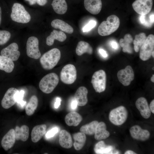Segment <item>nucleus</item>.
<instances>
[{
  "label": "nucleus",
  "instance_id": "1",
  "mask_svg": "<svg viewBox=\"0 0 154 154\" xmlns=\"http://www.w3.org/2000/svg\"><path fill=\"white\" fill-rule=\"evenodd\" d=\"M61 57L60 50L53 48L44 53L40 57V62L42 68L45 70L53 68L57 64Z\"/></svg>",
  "mask_w": 154,
  "mask_h": 154
},
{
  "label": "nucleus",
  "instance_id": "2",
  "mask_svg": "<svg viewBox=\"0 0 154 154\" xmlns=\"http://www.w3.org/2000/svg\"><path fill=\"white\" fill-rule=\"evenodd\" d=\"M120 21L115 15L108 17L106 21L102 22L98 28V32L101 36L109 35L116 31L119 27Z\"/></svg>",
  "mask_w": 154,
  "mask_h": 154
},
{
  "label": "nucleus",
  "instance_id": "3",
  "mask_svg": "<svg viewBox=\"0 0 154 154\" xmlns=\"http://www.w3.org/2000/svg\"><path fill=\"white\" fill-rule=\"evenodd\" d=\"M59 81L58 76L52 72L44 76L39 82V86L40 90L46 94L51 93L58 84Z\"/></svg>",
  "mask_w": 154,
  "mask_h": 154
},
{
  "label": "nucleus",
  "instance_id": "4",
  "mask_svg": "<svg viewBox=\"0 0 154 154\" xmlns=\"http://www.w3.org/2000/svg\"><path fill=\"white\" fill-rule=\"evenodd\" d=\"M12 20L17 22L27 23L31 20V17L24 6L18 3H14L11 14Z\"/></svg>",
  "mask_w": 154,
  "mask_h": 154
},
{
  "label": "nucleus",
  "instance_id": "5",
  "mask_svg": "<svg viewBox=\"0 0 154 154\" xmlns=\"http://www.w3.org/2000/svg\"><path fill=\"white\" fill-rule=\"evenodd\" d=\"M128 116V112L123 106L118 107L112 110L109 115L110 122L116 125L123 124L126 121Z\"/></svg>",
  "mask_w": 154,
  "mask_h": 154
},
{
  "label": "nucleus",
  "instance_id": "6",
  "mask_svg": "<svg viewBox=\"0 0 154 154\" xmlns=\"http://www.w3.org/2000/svg\"><path fill=\"white\" fill-rule=\"evenodd\" d=\"M61 80L65 84H71L74 83L77 78V71L73 64H68L62 69L60 74Z\"/></svg>",
  "mask_w": 154,
  "mask_h": 154
},
{
  "label": "nucleus",
  "instance_id": "7",
  "mask_svg": "<svg viewBox=\"0 0 154 154\" xmlns=\"http://www.w3.org/2000/svg\"><path fill=\"white\" fill-rule=\"evenodd\" d=\"M106 76L105 72L100 70L95 72L92 78L91 83L97 92L104 91L106 88Z\"/></svg>",
  "mask_w": 154,
  "mask_h": 154
},
{
  "label": "nucleus",
  "instance_id": "8",
  "mask_svg": "<svg viewBox=\"0 0 154 154\" xmlns=\"http://www.w3.org/2000/svg\"><path fill=\"white\" fill-rule=\"evenodd\" d=\"M154 48V36L149 35L140 49L139 57L143 61L148 60L151 56Z\"/></svg>",
  "mask_w": 154,
  "mask_h": 154
},
{
  "label": "nucleus",
  "instance_id": "9",
  "mask_svg": "<svg viewBox=\"0 0 154 154\" xmlns=\"http://www.w3.org/2000/svg\"><path fill=\"white\" fill-rule=\"evenodd\" d=\"M39 41L37 38L32 36L28 39L26 44V53L29 57L37 59L41 56L39 48Z\"/></svg>",
  "mask_w": 154,
  "mask_h": 154
},
{
  "label": "nucleus",
  "instance_id": "10",
  "mask_svg": "<svg viewBox=\"0 0 154 154\" xmlns=\"http://www.w3.org/2000/svg\"><path fill=\"white\" fill-rule=\"evenodd\" d=\"M19 92V91L16 88L12 87L9 88L1 100L2 107L8 109L13 106L17 102V97Z\"/></svg>",
  "mask_w": 154,
  "mask_h": 154
},
{
  "label": "nucleus",
  "instance_id": "11",
  "mask_svg": "<svg viewBox=\"0 0 154 154\" xmlns=\"http://www.w3.org/2000/svg\"><path fill=\"white\" fill-rule=\"evenodd\" d=\"M153 5V0H136L132 3V6L136 13L145 15L151 11Z\"/></svg>",
  "mask_w": 154,
  "mask_h": 154
},
{
  "label": "nucleus",
  "instance_id": "12",
  "mask_svg": "<svg viewBox=\"0 0 154 154\" xmlns=\"http://www.w3.org/2000/svg\"><path fill=\"white\" fill-rule=\"evenodd\" d=\"M19 46L16 43L13 42L3 48L0 54L12 61H16L19 58L20 53L18 50Z\"/></svg>",
  "mask_w": 154,
  "mask_h": 154
},
{
  "label": "nucleus",
  "instance_id": "13",
  "mask_svg": "<svg viewBox=\"0 0 154 154\" xmlns=\"http://www.w3.org/2000/svg\"><path fill=\"white\" fill-rule=\"evenodd\" d=\"M117 76L119 81L124 86H128L134 78V74L132 68L127 66L125 69L119 71Z\"/></svg>",
  "mask_w": 154,
  "mask_h": 154
},
{
  "label": "nucleus",
  "instance_id": "14",
  "mask_svg": "<svg viewBox=\"0 0 154 154\" xmlns=\"http://www.w3.org/2000/svg\"><path fill=\"white\" fill-rule=\"evenodd\" d=\"M129 132L132 138L141 141H145L148 139L150 135L148 131L142 129L138 125L132 126L130 129Z\"/></svg>",
  "mask_w": 154,
  "mask_h": 154
},
{
  "label": "nucleus",
  "instance_id": "15",
  "mask_svg": "<svg viewBox=\"0 0 154 154\" xmlns=\"http://www.w3.org/2000/svg\"><path fill=\"white\" fill-rule=\"evenodd\" d=\"M135 105L143 117L146 119L149 117L151 111L148 102L145 98L141 97L138 98L136 102Z\"/></svg>",
  "mask_w": 154,
  "mask_h": 154
},
{
  "label": "nucleus",
  "instance_id": "16",
  "mask_svg": "<svg viewBox=\"0 0 154 154\" xmlns=\"http://www.w3.org/2000/svg\"><path fill=\"white\" fill-rule=\"evenodd\" d=\"M15 130L10 129L3 136L1 141V145L5 151H7L14 146L16 141Z\"/></svg>",
  "mask_w": 154,
  "mask_h": 154
},
{
  "label": "nucleus",
  "instance_id": "17",
  "mask_svg": "<svg viewBox=\"0 0 154 154\" xmlns=\"http://www.w3.org/2000/svg\"><path fill=\"white\" fill-rule=\"evenodd\" d=\"M85 9L93 15H97L100 11L102 6L101 0H84Z\"/></svg>",
  "mask_w": 154,
  "mask_h": 154
},
{
  "label": "nucleus",
  "instance_id": "18",
  "mask_svg": "<svg viewBox=\"0 0 154 154\" xmlns=\"http://www.w3.org/2000/svg\"><path fill=\"white\" fill-rule=\"evenodd\" d=\"M88 94V90L84 86H80L78 89L74 94V99L78 106H84L87 104Z\"/></svg>",
  "mask_w": 154,
  "mask_h": 154
},
{
  "label": "nucleus",
  "instance_id": "19",
  "mask_svg": "<svg viewBox=\"0 0 154 154\" xmlns=\"http://www.w3.org/2000/svg\"><path fill=\"white\" fill-rule=\"evenodd\" d=\"M46 126L45 124L36 125L33 129L31 132V139L34 143L39 141L45 134Z\"/></svg>",
  "mask_w": 154,
  "mask_h": 154
},
{
  "label": "nucleus",
  "instance_id": "20",
  "mask_svg": "<svg viewBox=\"0 0 154 154\" xmlns=\"http://www.w3.org/2000/svg\"><path fill=\"white\" fill-rule=\"evenodd\" d=\"M59 142L63 148H71L72 145V141L70 134L65 130H62L59 133Z\"/></svg>",
  "mask_w": 154,
  "mask_h": 154
},
{
  "label": "nucleus",
  "instance_id": "21",
  "mask_svg": "<svg viewBox=\"0 0 154 154\" xmlns=\"http://www.w3.org/2000/svg\"><path fill=\"white\" fill-rule=\"evenodd\" d=\"M95 139L97 140L105 139L110 135L109 132L106 130V126L103 122L98 123L95 133Z\"/></svg>",
  "mask_w": 154,
  "mask_h": 154
},
{
  "label": "nucleus",
  "instance_id": "22",
  "mask_svg": "<svg viewBox=\"0 0 154 154\" xmlns=\"http://www.w3.org/2000/svg\"><path fill=\"white\" fill-rule=\"evenodd\" d=\"M66 35L62 31L54 30L47 37L46 43L48 46H51L53 44L55 39L62 42L66 40Z\"/></svg>",
  "mask_w": 154,
  "mask_h": 154
},
{
  "label": "nucleus",
  "instance_id": "23",
  "mask_svg": "<svg viewBox=\"0 0 154 154\" xmlns=\"http://www.w3.org/2000/svg\"><path fill=\"white\" fill-rule=\"evenodd\" d=\"M82 120L81 116L76 112H71L67 114L65 117V121L69 126H76Z\"/></svg>",
  "mask_w": 154,
  "mask_h": 154
},
{
  "label": "nucleus",
  "instance_id": "24",
  "mask_svg": "<svg viewBox=\"0 0 154 154\" xmlns=\"http://www.w3.org/2000/svg\"><path fill=\"white\" fill-rule=\"evenodd\" d=\"M51 25L54 28L59 29L68 33L72 34L74 30L72 26L60 19L53 20L51 23Z\"/></svg>",
  "mask_w": 154,
  "mask_h": 154
},
{
  "label": "nucleus",
  "instance_id": "25",
  "mask_svg": "<svg viewBox=\"0 0 154 154\" xmlns=\"http://www.w3.org/2000/svg\"><path fill=\"white\" fill-rule=\"evenodd\" d=\"M16 139L21 140L23 141H26L29 138V129L28 126L23 125L21 127L17 126L15 129Z\"/></svg>",
  "mask_w": 154,
  "mask_h": 154
},
{
  "label": "nucleus",
  "instance_id": "26",
  "mask_svg": "<svg viewBox=\"0 0 154 154\" xmlns=\"http://www.w3.org/2000/svg\"><path fill=\"white\" fill-rule=\"evenodd\" d=\"M94 150L96 154H114L113 147L106 145L103 141H101L97 143L95 146Z\"/></svg>",
  "mask_w": 154,
  "mask_h": 154
},
{
  "label": "nucleus",
  "instance_id": "27",
  "mask_svg": "<svg viewBox=\"0 0 154 154\" xmlns=\"http://www.w3.org/2000/svg\"><path fill=\"white\" fill-rule=\"evenodd\" d=\"M54 11L57 13L62 15L67 10V5L65 0H53L51 4Z\"/></svg>",
  "mask_w": 154,
  "mask_h": 154
},
{
  "label": "nucleus",
  "instance_id": "28",
  "mask_svg": "<svg viewBox=\"0 0 154 154\" xmlns=\"http://www.w3.org/2000/svg\"><path fill=\"white\" fill-rule=\"evenodd\" d=\"M14 67L13 61L0 55V70L10 73L13 71Z\"/></svg>",
  "mask_w": 154,
  "mask_h": 154
},
{
  "label": "nucleus",
  "instance_id": "29",
  "mask_svg": "<svg viewBox=\"0 0 154 154\" xmlns=\"http://www.w3.org/2000/svg\"><path fill=\"white\" fill-rule=\"evenodd\" d=\"M93 52V48L88 43L83 41L78 42L76 49V52L78 55L80 56L85 53L92 54Z\"/></svg>",
  "mask_w": 154,
  "mask_h": 154
},
{
  "label": "nucleus",
  "instance_id": "30",
  "mask_svg": "<svg viewBox=\"0 0 154 154\" xmlns=\"http://www.w3.org/2000/svg\"><path fill=\"white\" fill-rule=\"evenodd\" d=\"M133 41V38L131 35L129 34H126L124 37V39H120L119 43L123 48L122 50L123 52L132 53V48L130 46V44Z\"/></svg>",
  "mask_w": 154,
  "mask_h": 154
},
{
  "label": "nucleus",
  "instance_id": "31",
  "mask_svg": "<svg viewBox=\"0 0 154 154\" xmlns=\"http://www.w3.org/2000/svg\"><path fill=\"white\" fill-rule=\"evenodd\" d=\"M73 138L75 149L76 150H80L84 146L86 141L85 134L82 132L75 133L73 135Z\"/></svg>",
  "mask_w": 154,
  "mask_h": 154
},
{
  "label": "nucleus",
  "instance_id": "32",
  "mask_svg": "<svg viewBox=\"0 0 154 154\" xmlns=\"http://www.w3.org/2000/svg\"><path fill=\"white\" fill-rule=\"evenodd\" d=\"M38 104V100L37 96L35 95L32 96L25 107V110L27 115L29 116L33 115L37 108Z\"/></svg>",
  "mask_w": 154,
  "mask_h": 154
},
{
  "label": "nucleus",
  "instance_id": "33",
  "mask_svg": "<svg viewBox=\"0 0 154 154\" xmlns=\"http://www.w3.org/2000/svg\"><path fill=\"white\" fill-rule=\"evenodd\" d=\"M98 122L97 121H92L88 124L82 126L80 129L81 132L85 134L92 135L94 134Z\"/></svg>",
  "mask_w": 154,
  "mask_h": 154
},
{
  "label": "nucleus",
  "instance_id": "34",
  "mask_svg": "<svg viewBox=\"0 0 154 154\" xmlns=\"http://www.w3.org/2000/svg\"><path fill=\"white\" fill-rule=\"evenodd\" d=\"M147 38L145 34L141 33L138 35H136L133 41L134 49L135 52H138L143 44Z\"/></svg>",
  "mask_w": 154,
  "mask_h": 154
},
{
  "label": "nucleus",
  "instance_id": "35",
  "mask_svg": "<svg viewBox=\"0 0 154 154\" xmlns=\"http://www.w3.org/2000/svg\"><path fill=\"white\" fill-rule=\"evenodd\" d=\"M96 24V22L95 21L90 20L83 28V32H86L90 31L95 26Z\"/></svg>",
  "mask_w": 154,
  "mask_h": 154
},
{
  "label": "nucleus",
  "instance_id": "36",
  "mask_svg": "<svg viewBox=\"0 0 154 154\" xmlns=\"http://www.w3.org/2000/svg\"><path fill=\"white\" fill-rule=\"evenodd\" d=\"M24 94V91L21 90L18 94L17 97V102L21 107H23L26 104V102L23 100V99Z\"/></svg>",
  "mask_w": 154,
  "mask_h": 154
},
{
  "label": "nucleus",
  "instance_id": "37",
  "mask_svg": "<svg viewBox=\"0 0 154 154\" xmlns=\"http://www.w3.org/2000/svg\"><path fill=\"white\" fill-rule=\"evenodd\" d=\"M59 131V128L55 127L52 128L50 130L48 131L46 134V137L48 138H49L53 137Z\"/></svg>",
  "mask_w": 154,
  "mask_h": 154
},
{
  "label": "nucleus",
  "instance_id": "38",
  "mask_svg": "<svg viewBox=\"0 0 154 154\" xmlns=\"http://www.w3.org/2000/svg\"><path fill=\"white\" fill-rule=\"evenodd\" d=\"M139 20L141 23L145 26L149 27L151 25L149 24L146 21L145 15H141L140 17Z\"/></svg>",
  "mask_w": 154,
  "mask_h": 154
},
{
  "label": "nucleus",
  "instance_id": "39",
  "mask_svg": "<svg viewBox=\"0 0 154 154\" xmlns=\"http://www.w3.org/2000/svg\"><path fill=\"white\" fill-rule=\"evenodd\" d=\"M70 105V108L72 110H75L77 109L78 105L74 99L71 100Z\"/></svg>",
  "mask_w": 154,
  "mask_h": 154
},
{
  "label": "nucleus",
  "instance_id": "40",
  "mask_svg": "<svg viewBox=\"0 0 154 154\" xmlns=\"http://www.w3.org/2000/svg\"><path fill=\"white\" fill-rule=\"evenodd\" d=\"M61 99L59 97H57L54 103V106L56 108H57L60 105Z\"/></svg>",
  "mask_w": 154,
  "mask_h": 154
},
{
  "label": "nucleus",
  "instance_id": "41",
  "mask_svg": "<svg viewBox=\"0 0 154 154\" xmlns=\"http://www.w3.org/2000/svg\"><path fill=\"white\" fill-rule=\"evenodd\" d=\"M99 51L101 55L104 58H106L108 57V55L106 52L103 49L100 48Z\"/></svg>",
  "mask_w": 154,
  "mask_h": 154
},
{
  "label": "nucleus",
  "instance_id": "42",
  "mask_svg": "<svg viewBox=\"0 0 154 154\" xmlns=\"http://www.w3.org/2000/svg\"><path fill=\"white\" fill-rule=\"evenodd\" d=\"M149 108L151 112L153 114H154V100H153L150 103Z\"/></svg>",
  "mask_w": 154,
  "mask_h": 154
},
{
  "label": "nucleus",
  "instance_id": "43",
  "mask_svg": "<svg viewBox=\"0 0 154 154\" xmlns=\"http://www.w3.org/2000/svg\"><path fill=\"white\" fill-rule=\"evenodd\" d=\"M111 45L112 48L114 49H117L118 48L117 44L115 41H112L111 42Z\"/></svg>",
  "mask_w": 154,
  "mask_h": 154
},
{
  "label": "nucleus",
  "instance_id": "44",
  "mask_svg": "<svg viewBox=\"0 0 154 154\" xmlns=\"http://www.w3.org/2000/svg\"><path fill=\"white\" fill-rule=\"evenodd\" d=\"M154 13L150 15L149 17V22L153 24L154 22Z\"/></svg>",
  "mask_w": 154,
  "mask_h": 154
},
{
  "label": "nucleus",
  "instance_id": "45",
  "mask_svg": "<svg viewBox=\"0 0 154 154\" xmlns=\"http://www.w3.org/2000/svg\"><path fill=\"white\" fill-rule=\"evenodd\" d=\"M28 1L30 5H33L37 3V0H25Z\"/></svg>",
  "mask_w": 154,
  "mask_h": 154
},
{
  "label": "nucleus",
  "instance_id": "46",
  "mask_svg": "<svg viewBox=\"0 0 154 154\" xmlns=\"http://www.w3.org/2000/svg\"><path fill=\"white\" fill-rule=\"evenodd\" d=\"M125 154H136L135 152L131 150H128L124 153Z\"/></svg>",
  "mask_w": 154,
  "mask_h": 154
},
{
  "label": "nucleus",
  "instance_id": "47",
  "mask_svg": "<svg viewBox=\"0 0 154 154\" xmlns=\"http://www.w3.org/2000/svg\"><path fill=\"white\" fill-rule=\"evenodd\" d=\"M2 21V10L1 7L0 6V26L1 25Z\"/></svg>",
  "mask_w": 154,
  "mask_h": 154
},
{
  "label": "nucleus",
  "instance_id": "48",
  "mask_svg": "<svg viewBox=\"0 0 154 154\" xmlns=\"http://www.w3.org/2000/svg\"><path fill=\"white\" fill-rule=\"evenodd\" d=\"M151 81L153 82H154V75L153 74L151 78Z\"/></svg>",
  "mask_w": 154,
  "mask_h": 154
},
{
  "label": "nucleus",
  "instance_id": "49",
  "mask_svg": "<svg viewBox=\"0 0 154 154\" xmlns=\"http://www.w3.org/2000/svg\"><path fill=\"white\" fill-rule=\"evenodd\" d=\"M154 50L152 52V54H151V55L153 57V58H154Z\"/></svg>",
  "mask_w": 154,
  "mask_h": 154
}]
</instances>
